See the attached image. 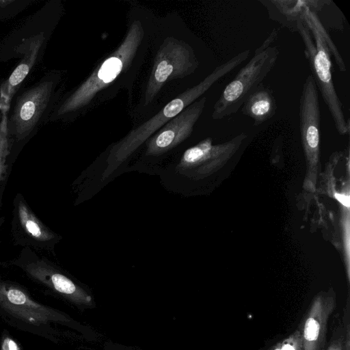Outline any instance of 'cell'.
I'll use <instances>...</instances> for the list:
<instances>
[{
  "instance_id": "1",
  "label": "cell",
  "mask_w": 350,
  "mask_h": 350,
  "mask_svg": "<svg viewBox=\"0 0 350 350\" xmlns=\"http://www.w3.org/2000/svg\"><path fill=\"white\" fill-rule=\"evenodd\" d=\"M151 33L150 16L143 11L133 12L120 44L79 86L60 98L49 120H74L113 98L120 90H131L145 60Z\"/></svg>"
},
{
  "instance_id": "2",
  "label": "cell",
  "mask_w": 350,
  "mask_h": 350,
  "mask_svg": "<svg viewBox=\"0 0 350 350\" xmlns=\"http://www.w3.org/2000/svg\"><path fill=\"white\" fill-rule=\"evenodd\" d=\"M250 54V50L243 51L217 66L203 80L171 100L156 114L135 126L127 135L114 144L107 159L108 167L103 178L107 177L164 124L202 97L217 81L240 66L248 58Z\"/></svg>"
},
{
  "instance_id": "3",
  "label": "cell",
  "mask_w": 350,
  "mask_h": 350,
  "mask_svg": "<svg viewBox=\"0 0 350 350\" xmlns=\"http://www.w3.org/2000/svg\"><path fill=\"white\" fill-rule=\"evenodd\" d=\"M62 75L48 73L15 99L7 120V133L17 142L27 139L49 118L60 100Z\"/></svg>"
},
{
  "instance_id": "4",
  "label": "cell",
  "mask_w": 350,
  "mask_h": 350,
  "mask_svg": "<svg viewBox=\"0 0 350 350\" xmlns=\"http://www.w3.org/2000/svg\"><path fill=\"white\" fill-rule=\"evenodd\" d=\"M297 31L304 45V55L318 91L330 113L334 126L340 135L350 131L349 119H346L342 103L335 89L332 64L327 46L312 22L304 14L297 22Z\"/></svg>"
},
{
  "instance_id": "5",
  "label": "cell",
  "mask_w": 350,
  "mask_h": 350,
  "mask_svg": "<svg viewBox=\"0 0 350 350\" xmlns=\"http://www.w3.org/2000/svg\"><path fill=\"white\" fill-rule=\"evenodd\" d=\"M277 36L278 31L273 29L255 50L251 59L226 85L213 107L211 117L213 120H221L237 112L249 96L262 84L279 56L278 48L270 46Z\"/></svg>"
},
{
  "instance_id": "6",
  "label": "cell",
  "mask_w": 350,
  "mask_h": 350,
  "mask_svg": "<svg viewBox=\"0 0 350 350\" xmlns=\"http://www.w3.org/2000/svg\"><path fill=\"white\" fill-rule=\"evenodd\" d=\"M199 62L191 46L183 40L167 36L161 42L139 99V109L153 104L162 88L171 81L193 74Z\"/></svg>"
},
{
  "instance_id": "7",
  "label": "cell",
  "mask_w": 350,
  "mask_h": 350,
  "mask_svg": "<svg viewBox=\"0 0 350 350\" xmlns=\"http://www.w3.org/2000/svg\"><path fill=\"white\" fill-rule=\"evenodd\" d=\"M200 97L159 129L147 140L146 156L163 154L187 139L206 106Z\"/></svg>"
},
{
  "instance_id": "8",
  "label": "cell",
  "mask_w": 350,
  "mask_h": 350,
  "mask_svg": "<svg viewBox=\"0 0 350 350\" xmlns=\"http://www.w3.org/2000/svg\"><path fill=\"white\" fill-rule=\"evenodd\" d=\"M0 306L8 313L34 325L70 321L66 314L32 299L22 289L0 282Z\"/></svg>"
},
{
  "instance_id": "9",
  "label": "cell",
  "mask_w": 350,
  "mask_h": 350,
  "mask_svg": "<svg viewBox=\"0 0 350 350\" xmlns=\"http://www.w3.org/2000/svg\"><path fill=\"white\" fill-rule=\"evenodd\" d=\"M245 137V134L241 133L230 142L219 145H213L212 139L206 138L185 151L176 170L179 174L188 176L201 173L207 168L208 161L232 152Z\"/></svg>"
},
{
  "instance_id": "10",
  "label": "cell",
  "mask_w": 350,
  "mask_h": 350,
  "mask_svg": "<svg viewBox=\"0 0 350 350\" xmlns=\"http://www.w3.org/2000/svg\"><path fill=\"white\" fill-rule=\"evenodd\" d=\"M30 275L75 304L90 307L93 304L92 296L66 275L42 261H37L27 266Z\"/></svg>"
},
{
  "instance_id": "11",
  "label": "cell",
  "mask_w": 350,
  "mask_h": 350,
  "mask_svg": "<svg viewBox=\"0 0 350 350\" xmlns=\"http://www.w3.org/2000/svg\"><path fill=\"white\" fill-rule=\"evenodd\" d=\"M276 108L272 90L261 84L244 102L241 113L252 118L254 126H258L271 118Z\"/></svg>"
},
{
  "instance_id": "12",
  "label": "cell",
  "mask_w": 350,
  "mask_h": 350,
  "mask_svg": "<svg viewBox=\"0 0 350 350\" xmlns=\"http://www.w3.org/2000/svg\"><path fill=\"white\" fill-rule=\"evenodd\" d=\"M28 46L21 63L11 74L6 83L7 93H12L23 82L30 72L38 56V52L42 43V38L39 36L29 40Z\"/></svg>"
},
{
  "instance_id": "13",
  "label": "cell",
  "mask_w": 350,
  "mask_h": 350,
  "mask_svg": "<svg viewBox=\"0 0 350 350\" xmlns=\"http://www.w3.org/2000/svg\"><path fill=\"white\" fill-rule=\"evenodd\" d=\"M18 209L21 224L31 237L40 241H48L53 237L23 202H20Z\"/></svg>"
},
{
  "instance_id": "14",
  "label": "cell",
  "mask_w": 350,
  "mask_h": 350,
  "mask_svg": "<svg viewBox=\"0 0 350 350\" xmlns=\"http://www.w3.org/2000/svg\"><path fill=\"white\" fill-rule=\"evenodd\" d=\"M303 13L312 22L318 31L323 36L329 49L330 55H332L334 57V61L338 66L340 70L342 72H345L347 71V68L343 59L340 55V53L333 42L325 28L323 27V23L319 19L317 14L308 6L306 1H304V3Z\"/></svg>"
},
{
  "instance_id": "15",
  "label": "cell",
  "mask_w": 350,
  "mask_h": 350,
  "mask_svg": "<svg viewBox=\"0 0 350 350\" xmlns=\"http://www.w3.org/2000/svg\"><path fill=\"white\" fill-rule=\"evenodd\" d=\"M319 325L313 318H309L305 325L304 336L308 340H314L319 336Z\"/></svg>"
},
{
  "instance_id": "16",
  "label": "cell",
  "mask_w": 350,
  "mask_h": 350,
  "mask_svg": "<svg viewBox=\"0 0 350 350\" xmlns=\"http://www.w3.org/2000/svg\"><path fill=\"white\" fill-rule=\"evenodd\" d=\"M1 350H20V349L12 338L5 336L1 342Z\"/></svg>"
},
{
  "instance_id": "17",
  "label": "cell",
  "mask_w": 350,
  "mask_h": 350,
  "mask_svg": "<svg viewBox=\"0 0 350 350\" xmlns=\"http://www.w3.org/2000/svg\"><path fill=\"white\" fill-rule=\"evenodd\" d=\"M5 139L0 137V168L5 165L8 152V143Z\"/></svg>"
},
{
  "instance_id": "18",
  "label": "cell",
  "mask_w": 350,
  "mask_h": 350,
  "mask_svg": "<svg viewBox=\"0 0 350 350\" xmlns=\"http://www.w3.org/2000/svg\"><path fill=\"white\" fill-rule=\"evenodd\" d=\"M336 199L342 203L343 205L349 207V198L348 196L342 195V194H336Z\"/></svg>"
},
{
  "instance_id": "19",
  "label": "cell",
  "mask_w": 350,
  "mask_h": 350,
  "mask_svg": "<svg viewBox=\"0 0 350 350\" xmlns=\"http://www.w3.org/2000/svg\"><path fill=\"white\" fill-rule=\"evenodd\" d=\"M281 350H295V349L290 345H285Z\"/></svg>"
},
{
  "instance_id": "20",
  "label": "cell",
  "mask_w": 350,
  "mask_h": 350,
  "mask_svg": "<svg viewBox=\"0 0 350 350\" xmlns=\"http://www.w3.org/2000/svg\"><path fill=\"white\" fill-rule=\"evenodd\" d=\"M5 165H3L1 168H0V180H1L2 177H3V173L5 172Z\"/></svg>"
},
{
  "instance_id": "21",
  "label": "cell",
  "mask_w": 350,
  "mask_h": 350,
  "mask_svg": "<svg viewBox=\"0 0 350 350\" xmlns=\"http://www.w3.org/2000/svg\"><path fill=\"white\" fill-rule=\"evenodd\" d=\"M275 350H280V349H275Z\"/></svg>"
}]
</instances>
